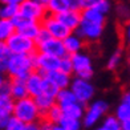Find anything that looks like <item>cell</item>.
<instances>
[{
    "instance_id": "obj_1",
    "label": "cell",
    "mask_w": 130,
    "mask_h": 130,
    "mask_svg": "<svg viewBox=\"0 0 130 130\" xmlns=\"http://www.w3.org/2000/svg\"><path fill=\"white\" fill-rule=\"evenodd\" d=\"M35 55H11L7 64V74L9 78L27 80L35 70Z\"/></svg>"
},
{
    "instance_id": "obj_2",
    "label": "cell",
    "mask_w": 130,
    "mask_h": 130,
    "mask_svg": "<svg viewBox=\"0 0 130 130\" xmlns=\"http://www.w3.org/2000/svg\"><path fill=\"white\" fill-rule=\"evenodd\" d=\"M13 117L19 118L25 123H32V122H40V120L43 118V114L39 110L35 98L28 96L20 100H15Z\"/></svg>"
},
{
    "instance_id": "obj_3",
    "label": "cell",
    "mask_w": 130,
    "mask_h": 130,
    "mask_svg": "<svg viewBox=\"0 0 130 130\" xmlns=\"http://www.w3.org/2000/svg\"><path fill=\"white\" fill-rule=\"evenodd\" d=\"M5 44H7L11 55H35L37 52L36 41L19 32L11 35V37L5 41Z\"/></svg>"
},
{
    "instance_id": "obj_4",
    "label": "cell",
    "mask_w": 130,
    "mask_h": 130,
    "mask_svg": "<svg viewBox=\"0 0 130 130\" xmlns=\"http://www.w3.org/2000/svg\"><path fill=\"white\" fill-rule=\"evenodd\" d=\"M108 110H109V105L104 100H97V101L90 102L85 110L84 118H82V125L86 127H92L97 125L100 120L104 118Z\"/></svg>"
},
{
    "instance_id": "obj_5",
    "label": "cell",
    "mask_w": 130,
    "mask_h": 130,
    "mask_svg": "<svg viewBox=\"0 0 130 130\" xmlns=\"http://www.w3.org/2000/svg\"><path fill=\"white\" fill-rule=\"evenodd\" d=\"M73 65V73L76 74V77H81V78H86L90 80L93 76V62L92 58L88 53L84 52H78L70 56Z\"/></svg>"
},
{
    "instance_id": "obj_6",
    "label": "cell",
    "mask_w": 130,
    "mask_h": 130,
    "mask_svg": "<svg viewBox=\"0 0 130 130\" xmlns=\"http://www.w3.org/2000/svg\"><path fill=\"white\" fill-rule=\"evenodd\" d=\"M104 28H105V23H97V21L82 19L80 27L76 29V33L88 43H93V41H97L101 39L104 33Z\"/></svg>"
},
{
    "instance_id": "obj_7",
    "label": "cell",
    "mask_w": 130,
    "mask_h": 130,
    "mask_svg": "<svg viewBox=\"0 0 130 130\" xmlns=\"http://www.w3.org/2000/svg\"><path fill=\"white\" fill-rule=\"evenodd\" d=\"M19 12L29 20L41 23L48 15V9H46V5L39 0H25L19 5Z\"/></svg>"
},
{
    "instance_id": "obj_8",
    "label": "cell",
    "mask_w": 130,
    "mask_h": 130,
    "mask_svg": "<svg viewBox=\"0 0 130 130\" xmlns=\"http://www.w3.org/2000/svg\"><path fill=\"white\" fill-rule=\"evenodd\" d=\"M69 88L74 93L76 98L82 104H89L90 100L94 97V92H96L90 80L81 78V77H74L70 82Z\"/></svg>"
},
{
    "instance_id": "obj_9",
    "label": "cell",
    "mask_w": 130,
    "mask_h": 130,
    "mask_svg": "<svg viewBox=\"0 0 130 130\" xmlns=\"http://www.w3.org/2000/svg\"><path fill=\"white\" fill-rule=\"evenodd\" d=\"M12 23L15 25L16 32L24 35V36H27V37H31L33 40H36V37L39 36V33L41 31V28H43L41 23L29 20L25 16H23L20 12L12 19Z\"/></svg>"
},
{
    "instance_id": "obj_10",
    "label": "cell",
    "mask_w": 130,
    "mask_h": 130,
    "mask_svg": "<svg viewBox=\"0 0 130 130\" xmlns=\"http://www.w3.org/2000/svg\"><path fill=\"white\" fill-rule=\"evenodd\" d=\"M33 57H35V69L44 76L46 73L53 72V70L60 69L61 58H58L56 56L46 55V53H43V52H36Z\"/></svg>"
},
{
    "instance_id": "obj_11",
    "label": "cell",
    "mask_w": 130,
    "mask_h": 130,
    "mask_svg": "<svg viewBox=\"0 0 130 130\" xmlns=\"http://www.w3.org/2000/svg\"><path fill=\"white\" fill-rule=\"evenodd\" d=\"M41 25H43V28H45L46 31L51 33V36L55 37V39L64 40L65 37H68L69 35L72 33V31H70L68 27H65L62 23L57 19L56 15L48 13L44 17V20L41 21Z\"/></svg>"
},
{
    "instance_id": "obj_12",
    "label": "cell",
    "mask_w": 130,
    "mask_h": 130,
    "mask_svg": "<svg viewBox=\"0 0 130 130\" xmlns=\"http://www.w3.org/2000/svg\"><path fill=\"white\" fill-rule=\"evenodd\" d=\"M37 52H43V53H46V55L56 56L58 58L68 56L64 41L60 39H55V37H49L48 40L37 44Z\"/></svg>"
},
{
    "instance_id": "obj_13",
    "label": "cell",
    "mask_w": 130,
    "mask_h": 130,
    "mask_svg": "<svg viewBox=\"0 0 130 130\" xmlns=\"http://www.w3.org/2000/svg\"><path fill=\"white\" fill-rule=\"evenodd\" d=\"M44 74L39 73L37 70H35L33 73H31L27 77L25 80V84H27V89H28V94L31 97H37L39 94L43 93L44 89Z\"/></svg>"
},
{
    "instance_id": "obj_14",
    "label": "cell",
    "mask_w": 130,
    "mask_h": 130,
    "mask_svg": "<svg viewBox=\"0 0 130 130\" xmlns=\"http://www.w3.org/2000/svg\"><path fill=\"white\" fill-rule=\"evenodd\" d=\"M57 19L60 20L65 27H68L70 31H76L80 24H81V20H82V15H81V11H76V9H67L64 12L56 15Z\"/></svg>"
},
{
    "instance_id": "obj_15",
    "label": "cell",
    "mask_w": 130,
    "mask_h": 130,
    "mask_svg": "<svg viewBox=\"0 0 130 130\" xmlns=\"http://www.w3.org/2000/svg\"><path fill=\"white\" fill-rule=\"evenodd\" d=\"M13 104H15V100L11 96H3L2 94V102H0V129L4 130L8 121L13 117Z\"/></svg>"
},
{
    "instance_id": "obj_16",
    "label": "cell",
    "mask_w": 130,
    "mask_h": 130,
    "mask_svg": "<svg viewBox=\"0 0 130 130\" xmlns=\"http://www.w3.org/2000/svg\"><path fill=\"white\" fill-rule=\"evenodd\" d=\"M62 41H64V45H65L68 56H72L74 53L82 52L84 45H85V40L82 37H80L77 33H73V32L70 33L68 37H65Z\"/></svg>"
},
{
    "instance_id": "obj_17",
    "label": "cell",
    "mask_w": 130,
    "mask_h": 130,
    "mask_svg": "<svg viewBox=\"0 0 130 130\" xmlns=\"http://www.w3.org/2000/svg\"><path fill=\"white\" fill-rule=\"evenodd\" d=\"M114 116L121 122H125V121L130 120V90H127V92H125L122 94L121 101L116 108Z\"/></svg>"
},
{
    "instance_id": "obj_18",
    "label": "cell",
    "mask_w": 130,
    "mask_h": 130,
    "mask_svg": "<svg viewBox=\"0 0 130 130\" xmlns=\"http://www.w3.org/2000/svg\"><path fill=\"white\" fill-rule=\"evenodd\" d=\"M9 93H11V97L13 100H20V98L28 97L29 94H28L25 80L9 78Z\"/></svg>"
},
{
    "instance_id": "obj_19",
    "label": "cell",
    "mask_w": 130,
    "mask_h": 130,
    "mask_svg": "<svg viewBox=\"0 0 130 130\" xmlns=\"http://www.w3.org/2000/svg\"><path fill=\"white\" fill-rule=\"evenodd\" d=\"M46 78H49L53 84L57 85L60 89H65V88H69L70 86V82H72V78H70V74L68 73H64L62 70L57 69V70H53L51 73H46L45 74Z\"/></svg>"
},
{
    "instance_id": "obj_20",
    "label": "cell",
    "mask_w": 130,
    "mask_h": 130,
    "mask_svg": "<svg viewBox=\"0 0 130 130\" xmlns=\"http://www.w3.org/2000/svg\"><path fill=\"white\" fill-rule=\"evenodd\" d=\"M85 110H86L85 104H82L80 101H76V102L70 104L68 106H65V108H62L64 116L72 117V118H77V120H81V121H82V118H84Z\"/></svg>"
},
{
    "instance_id": "obj_21",
    "label": "cell",
    "mask_w": 130,
    "mask_h": 130,
    "mask_svg": "<svg viewBox=\"0 0 130 130\" xmlns=\"http://www.w3.org/2000/svg\"><path fill=\"white\" fill-rule=\"evenodd\" d=\"M35 101H36L39 110L41 111V114H43V118L46 114V111H48L53 105H56V98L52 97V96H48V94H45V93H41L37 97H35Z\"/></svg>"
},
{
    "instance_id": "obj_22",
    "label": "cell",
    "mask_w": 130,
    "mask_h": 130,
    "mask_svg": "<svg viewBox=\"0 0 130 130\" xmlns=\"http://www.w3.org/2000/svg\"><path fill=\"white\" fill-rule=\"evenodd\" d=\"M76 101H78L77 98H76L74 93L72 92L70 88H65V89H60L58 94L56 96V102L57 105H60L61 108H65V106H68L70 104H73Z\"/></svg>"
},
{
    "instance_id": "obj_23",
    "label": "cell",
    "mask_w": 130,
    "mask_h": 130,
    "mask_svg": "<svg viewBox=\"0 0 130 130\" xmlns=\"http://www.w3.org/2000/svg\"><path fill=\"white\" fill-rule=\"evenodd\" d=\"M62 117H64L62 108H61L60 105H57V102H56V105H53L52 108L46 111V114L44 116L43 120H44L45 122L51 123V125H56V123H58V122L61 121Z\"/></svg>"
},
{
    "instance_id": "obj_24",
    "label": "cell",
    "mask_w": 130,
    "mask_h": 130,
    "mask_svg": "<svg viewBox=\"0 0 130 130\" xmlns=\"http://www.w3.org/2000/svg\"><path fill=\"white\" fill-rule=\"evenodd\" d=\"M16 29L12 20H5V19H0V43H5L11 35L15 33Z\"/></svg>"
},
{
    "instance_id": "obj_25",
    "label": "cell",
    "mask_w": 130,
    "mask_h": 130,
    "mask_svg": "<svg viewBox=\"0 0 130 130\" xmlns=\"http://www.w3.org/2000/svg\"><path fill=\"white\" fill-rule=\"evenodd\" d=\"M46 9H48V13L51 15H58L64 11L69 9L68 0H49L48 4H46Z\"/></svg>"
},
{
    "instance_id": "obj_26",
    "label": "cell",
    "mask_w": 130,
    "mask_h": 130,
    "mask_svg": "<svg viewBox=\"0 0 130 130\" xmlns=\"http://www.w3.org/2000/svg\"><path fill=\"white\" fill-rule=\"evenodd\" d=\"M17 13H19V5L8 4V3H2L0 4V19L12 20Z\"/></svg>"
},
{
    "instance_id": "obj_27",
    "label": "cell",
    "mask_w": 130,
    "mask_h": 130,
    "mask_svg": "<svg viewBox=\"0 0 130 130\" xmlns=\"http://www.w3.org/2000/svg\"><path fill=\"white\" fill-rule=\"evenodd\" d=\"M102 130H122V122L116 116H108L101 123Z\"/></svg>"
},
{
    "instance_id": "obj_28",
    "label": "cell",
    "mask_w": 130,
    "mask_h": 130,
    "mask_svg": "<svg viewBox=\"0 0 130 130\" xmlns=\"http://www.w3.org/2000/svg\"><path fill=\"white\" fill-rule=\"evenodd\" d=\"M58 125H61L64 129H67V130H80L81 125H82V121L77 120V118H72V117L64 116L61 118V121L58 122Z\"/></svg>"
},
{
    "instance_id": "obj_29",
    "label": "cell",
    "mask_w": 130,
    "mask_h": 130,
    "mask_svg": "<svg viewBox=\"0 0 130 130\" xmlns=\"http://www.w3.org/2000/svg\"><path fill=\"white\" fill-rule=\"evenodd\" d=\"M122 62V51L117 49L110 55V57L108 58V62H106V68L109 70H116L118 69V67Z\"/></svg>"
},
{
    "instance_id": "obj_30",
    "label": "cell",
    "mask_w": 130,
    "mask_h": 130,
    "mask_svg": "<svg viewBox=\"0 0 130 130\" xmlns=\"http://www.w3.org/2000/svg\"><path fill=\"white\" fill-rule=\"evenodd\" d=\"M11 57V52L5 43H0V72L4 73L7 70V64Z\"/></svg>"
},
{
    "instance_id": "obj_31",
    "label": "cell",
    "mask_w": 130,
    "mask_h": 130,
    "mask_svg": "<svg viewBox=\"0 0 130 130\" xmlns=\"http://www.w3.org/2000/svg\"><path fill=\"white\" fill-rule=\"evenodd\" d=\"M45 77V76H44ZM58 92H60V88H58L57 85H55L53 82L49 80V78H46L45 77V80H44V89H43V93H45V94H48V96H52V97H55L56 98V96L58 94Z\"/></svg>"
},
{
    "instance_id": "obj_32",
    "label": "cell",
    "mask_w": 130,
    "mask_h": 130,
    "mask_svg": "<svg viewBox=\"0 0 130 130\" xmlns=\"http://www.w3.org/2000/svg\"><path fill=\"white\" fill-rule=\"evenodd\" d=\"M25 126H27L25 122H23L21 120H19L16 117H12L5 125L4 130H25Z\"/></svg>"
},
{
    "instance_id": "obj_33",
    "label": "cell",
    "mask_w": 130,
    "mask_h": 130,
    "mask_svg": "<svg viewBox=\"0 0 130 130\" xmlns=\"http://www.w3.org/2000/svg\"><path fill=\"white\" fill-rule=\"evenodd\" d=\"M60 70H62L64 73H68V74L73 73V65H72L70 56H65V57L61 58V61H60Z\"/></svg>"
},
{
    "instance_id": "obj_34",
    "label": "cell",
    "mask_w": 130,
    "mask_h": 130,
    "mask_svg": "<svg viewBox=\"0 0 130 130\" xmlns=\"http://www.w3.org/2000/svg\"><path fill=\"white\" fill-rule=\"evenodd\" d=\"M94 8H96L97 11H100L101 13H104V15H108L110 12V9H111V3L109 2V0H101Z\"/></svg>"
},
{
    "instance_id": "obj_35",
    "label": "cell",
    "mask_w": 130,
    "mask_h": 130,
    "mask_svg": "<svg viewBox=\"0 0 130 130\" xmlns=\"http://www.w3.org/2000/svg\"><path fill=\"white\" fill-rule=\"evenodd\" d=\"M117 13L120 17H123V19H129V16H130V8L127 7V5L125 4H121V5H118V8H117Z\"/></svg>"
},
{
    "instance_id": "obj_36",
    "label": "cell",
    "mask_w": 130,
    "mask_h": 130,
    "mask_svg": "<svg viewBox=\"0 0 130 130\" xmlns=\"http://www.w3.org/2000/svg\"><path fill=\"white\" fill-rule=\"evenodd\" d=\"M49 37H52L51 36V33L46 31L45 28H41V31H40V33H39V36L36 37V44H40V43H43V41H45V40H48Z\"/></svg>"
},
{
    "instance_id": "obj_37",
    "label": "cell",
    "mask_w": 130,
    "mask_h": 130,
    "mask_svg": "<svg viewBox=\"0 0 130 130\" xmlns=\"http://www.w3.org/2000/svg\"><path fill=\"white\" fill-rule=\"evenodd\" d=\"M69 9L82 11V0H68Z\"/></svg>"
},
{
    "instance_id": "obj_38",
    "label": "cell",
    "mask_w": 130,
    "mask_h": 130,
    "mask_svg": "<svg viewBox=\"0 0 130 130\" xmlns=\"http://www.w3.org/2000/svg\"><path fill=\"white\" fill-rule=\"evenodd\" d=\"M101 0H82V9L85 8H94Z\"/></svg>"
},
{
    "instance_id": "obj_39",
    "label": "cell",
    "mask_w": 130,
    "mask_h": 130,
    "mask_svg": "<svg viewBox=\"0 0 130 130\" xmlns=\"http://www.w3.org/2000/svg\"><path fill=\"white\" fill-rule=\"evenodd\" d=\"M123 39L127 46H130V20L127 21V24L125 25V31H123Z\"/></svg>"
},
{
    "instance_id": "obj_40",
    "label": "cell",
    "mask_w": 130,
    "mask_h": 130,
    "mask_svg": "<svg viewBox=\"0 0 130 130\" xmlns=\"http://www.w3.org/2000/svg\"><path fill=\"white\" fill-rule=\"evenodd\" d=\"M25 130H41V122H32V123H27Z\"/></svg>"
},
{
    "instance_id": "obj_41",
    "label": "cell",
    "mask_w": 130,
    "mask_h": 130,
    "mask_svg": "<svg viewBox=\"0 0 130 130\" xmlns=\"http://www.w3.org/2000/svg\"><path fill=\"white\" fill-rule=\"evenodd\" d=\"M2 3H8V4H16V5H20L21 3H24L25 0H0Z\"/></svg>"
},
{
    "instance_id": "obj_42",
    "label": "cell",
    "mask_w": 130,
    "mask_h": 130,
    "mask_svg": "<svg viewBox=\"0 0 130 130\" xmlns=\"http://www.w3.org/2000/svg\"><path fill=\"white\" fill-rule=\"evenodd\" d=\"M51 123H48V122H41V130H51Z\"/></svg>"
},
{
    "instance_id": "obj_43",
    "label": "cell",
    "mask_w": 130,
    "mask_h": 130,
    "mask_svg": "<svg viewBox=\"0 0 130 130\" xmlns=\"http://www.w3.org/2000/svg\"><path fill=\"white\" fill-rule=\"evenodd\" d=\"M122 130H130V120L122 122Z\"/></svg>"
},
{
    "instance_id": "obj_44",
    "label": "cell",
    "mask_w": 130,
    "mask_h": 130,
    "mask_svg": "<svg viewBox=\"0 0 130 130\" xmlns=\"http://www.w3.org/2000/svg\"><path fill=\"white\" fill-rule=\"evenodd\" d=\"M51 130H67V129H64L61 125L56 123V125H52V126H51Z\"/></svg>"
},
{
    "instance_id": "obj_45",
    "label": "cell",
    "mask_w": 130,
    "mask_h": 130,
    "mask_svg": "<svg viewBox=\"0 0 130 130\" xmlns=\"http://www.w3.org/2000/svg\"><path fill=\"white\" fill-rule=\"evenodd\" d=\"M5 81H7V80H5V77L3 76V73L0 72V88H2V86L4 85V82H5Z\"/></svg>"
},
{
    "instance_id": "obj_46",
    "label": "cell",
    "mask_w": 130,
    "mask_h": 130,
    "mask_svg": "<svg viewBox=\"0 0 130 130\" xmlns=\"http://www.w3.org/2000/svg\"><path fill=\"white\" fill-rule=\"evenodd\" d=\"M39 2H41V3H44V4L46 5V4H48V2H49V0H39Z\"/></svg>"
},
{
    "instance_id": "obj_47",
    "label": "cell",
    "mask_w": 130,
    "mask_h": 130,
    "mask_svg": "<svg viewBox=\"0 0 130 130\" xmlns=\"http://www.w3.org/2000/svg\"><path fill=\"white\" fill-rule=\"evenodd\" d=\"M96 130H102V127H101V126H100V127H98V129H96Z\"/></svg>"
},
{
    "instance_id": "obj_48",
    "label": "cell",
    "mask_w": 130,
    "mask_h": 130,
    "mask_svg": "<svg viewBox=\"0 0 130 130\" xmlns=\"http://www.w3.org/2000/svg\"><path fill=\"white\" fill-rule=\"evenodd\" d=\"M0 102H2V94H0Z\"/></svg>"
}]
</instances>
